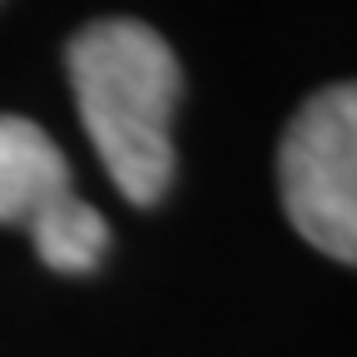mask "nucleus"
I'll return each instance as SVG.
<instances>
[{"label":"nucleus","instance_id":"nucleus-1","mask_svg":"<svg viewBox=\"0 0 357 357\" xmlns=\"http://www.w3.org/2000/svg\"><path fill=\"white\" fill-rule=\"evenodd\" d=\"M75 109L114 189L134 208H154L174 184V109L184 70L169 40L129 15L89 20L65 45Z\"/></svg>","mask_w":357,"mask_h":357},{"label":"nucleus","instance_id":"nucleus-3","mask_svg":"<svg viewBox=\"0 0 357 357\" xmlns=\"http://www.w3.org/2000/svg\"><path fill=\"white\" fill-rule=\"evenodd\" d=\"M0 223H25L55 273H95L109 248L105 213L70 189V159L25 114H0Z\"/></svg>","mask_w":357,"mask_h":357},{"label":"nucleus","instance_id":"nucleus-2","mask_svg":"<svg viewBox=\"0 0 357 357\" xmlns=\"http://www.w3.org/2000/svg\"><path fill=\"white\" fill-rule=\"evenodd\" d=\"M278 189L293 229L328 258L357 268V79L318 89L288 119Z\"/></svg>","mask_w":357,"mask_h":357}]
</instances>
